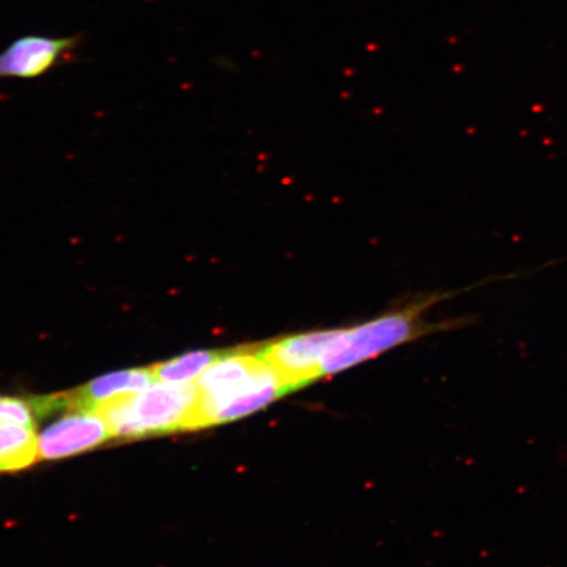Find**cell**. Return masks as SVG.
I'll return each instance as SVG.
<instances>
[{
    "label": "cell",
    "mask_w": 567,
    "mask_h": 567,
    "mask_svg": "<svg viewBox=\"0 0 567 567\" xmlns=\"http://www.w3.org/2000/svg\"><path fill=\"white\" fill-rule=\"evenodd\" d=\"M195 384L197 399L187 431L240 420L289 393L260 357L259 347L221 351Z\"/></svg>",
    "instance_id": "6da1fadb"
},
{
    "label": "cell",
    "mask_w": 567,
    "mask_h": 567,
    "mask_svg": "<svg viewBox=\"0 0 567 567\" xmlns=\"http://www.w3.org/2000/svg\"><path fill=\"white\" fill-rule=\"evenodd\" d=\"M197 399L194 382L153 385L101 403L94 411L103 417L112 439L120 442L187 431L190 413Z\"/></svg>",
    "instance_id": "7a4b0ae2"
},
{
    "label": "cell",
    "mask_w": 567,
    "mask_h": 567,
    "mask_svg": "<svg viewBox=\"0 0 567 567\" xmlns=\"http://www.w3.org/2000/svg\"><path fill=\"white\" fill-rule=\"evenodd\" d=\"M432 302L434 301L415 303L413 307L375 318L357 328L340 331L322 361V378L349 370L422 334V315Z\"/></svg>",
    "instance_id": "3957f363"
},
{
    "label": "cell",
    "mask_w": 567,
    "mask_h": 567,
    "mask_svg": "<svg viewBox=\"0 0 567 567\" xmlns=\"http://www.w3.org/2000/svg\"><path fill=\"white\" fill-rule=\"evenodd\" d=\"M340 331H310L281 338L259 347V353L279 374L290 393L322 378V361Z\"/></svg>",
    "instance_id": "277c9868"
},
{
    "label": "cell",
    "mask_w": 567,
    "mask_h": 567,
    "mask_svg": "<svg viewBox=\"0 0 567 567\" xmlns=\"http://www.w3.org/2000/svg\"><path fill=\"white\" fill-rule=\"evenodd\" d=\"M111 439L109 425L96 411H66V415L49 425L39 436V458H66L94 450Z\"/></svg>",
    "instance_id": "5b68a950"
},
{
    "label": "cell",
    "mask_w": 567,
    "mask_h": 567,
    "mask_svg": "<svg viewBox=\"0 0 567 567\" xmlns=\"http://www.w3.org/2000/svg\"><path fill=\"white\" fill-rule=\"evenodd\" d=\"M82 34L70 38L24 35L0 53V80L21 78L33 80L51 71L80 44Z\"/></svg>",
    "instance_id": "8992f818"
},
{
    "label": "cell",
    "mask_w": 567,
    "mask_h": 567,
    "mask_svg": "<svg viewBox=\"0 0 567 567\" xmlns=\"http://www.w3.org/2000/svg\"><path fill=\"white\" fill-rule=\"evenodd\" d=\"M152 367L112 372L87 382L86 385L61 393L65 411L92 410L115 396L138 393L154 384Z\"/></svg>",
    "instance_id": "52a82bcc"
},
{
    "label": "cell",
    "mask_w": 567,
    "mask_h": 567,
    "mask_svg": "<svg viewBox=\"0 0 567 567\" xmlns=\"http://www.w3.org/2000/svg\"><path fill=\"white\" fill-rule=\"evenodd\" d=\"M39 460L34 429L0 422V474L24 471Z\"/></svg>",
    "instance_id": "ba28073f"
},
{
    "label": "cell",
    "mask_w": 567,
    "mask_h": 567,
    "mask_svg": "<svg viewBox=\"0 0 567 567\" xmlns=\"http://www.w3.org/2000/svg\"><path fill=\"white\" fill-rule=\"evenodd\" d=\"M219 353L221 351H190L155 364L152 367L155 381L167 382V384H186V382L196 381Z\"/></svg>",
    "instance_id": "9c48e42d"
},
{
    "label": "cell",
    "mask_w": 567,
    "mask_h": 567,
    "mask_svg": "<svg viewBox=\"0 0 567 567\" xmlns=\"http://www.w3.org/2000/svg\"><path fill=\"white\" fill-rule=\"evenodd\" d=\"M38 420H40V416L34 396H31L30 400H23L0 394V422L16 423L34 429Z\"/></svg>",
    "instance_id": "30bf717a"
}]
</instances>
